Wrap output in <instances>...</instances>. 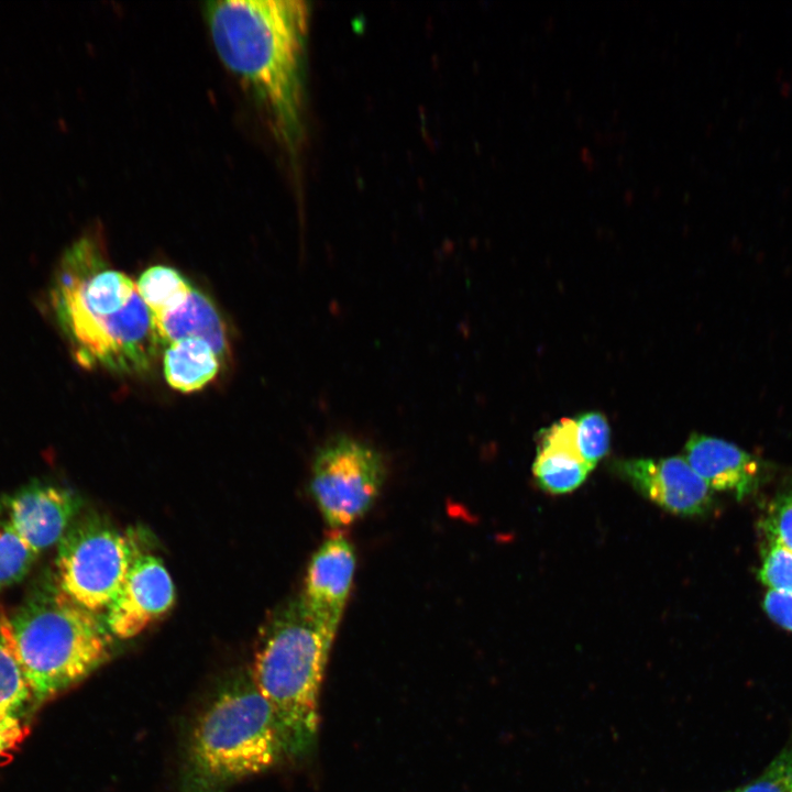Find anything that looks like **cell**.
<instances>
[{
	"label": "cell",
	"mask_w": 792,
	"mask_h": 792,
	"mask_svg": "<svg viewBox=\"0 0 792 792\" xmlns=\"http://www.w3.org/2000/svg\"><path fill=\"white\" fill-rule=\"evenodd\" d=\"M575 437L583 461L592 470L609 448V427L600 413H586L574 419Z\"/></svg>",
	"instance_id": "obj_19"
},
{
	"label": "cell",
	"mask_w": 792,
	"mask_h": 792,
	"mask_svg": "<svg viewBox=\"0 0 792 792\" xmlns=\"http://www.w3.org/2000/svg\"><path fill=\"white\" fill-rule=\"evenodd\" d=\"M163 345L196 338L206 341L227 362L230 342L226 323L213 301L195 286L175 307L152 316Z\"/></svg>",
	"instance_id": "obj_13"
},
{
	"label": "cell",
	"mask_w": 792,
	"mask_h": 792,
	"mask_svg": "<svg viewBox=\"0 0 792 792\" xmlns=\"http://www.w3.org/2000/svg\"><path fill=\"white\" fill-rule=\"evenodd\" d=\"M221 62L264 109L277 139L301 134L302 57L309 7L302 0H219L204 7Z\"/></svg>",
	"instance_id": "obj_2"
},
{
	"label": "cell",
	"mask_w": 792,
	"mask_h": 792,
	"mask_svg": "<svg viewBox=\"0 0 792 792\" xmlns=\"http://www.w3.org/2000/svg\"><path fill=\"white\" fill-rule=\"evenodd\" d=\"M174 602L173 580L163 562L139 551L103 614L105 623L114 639H131L165 615Z\"/></svg>",
	"instance_id": "obj_8"
},
{
	"label": "cell",
	"mask_w": 792,
	"mask_h": 792,
	"mask_svg": "<svg viewBox=\"0 0 792 792\" xmlns=\"http://www.w3.org/2000/svg\"><path fill=\"white\" fill-rule=\"evenodd\" d=\"M135 283L152 316L175 307L194 287L178 270L161 264L147 267Z\"/></svg>",
	"instance_id": "obj_17"
},
{
	"label": "cell",
	"mask_w": 792,
	"mask_h": 792,
	"mask_svg": "<svg viewBox=\"0 0 792 792\" xmlns=\"http://www.w3.org/2000/svg\"><path fill=\"white\" fill-rule=\"evenodd\" d=\"M759 579L772 591L792 593V552L769 541Z\"/></svg>",
	"instance_id": "obj_20"
},
{
	"label": "cell",
	"mask_w": 792,
	"mask_h": 792,
	"mask_svg": "<svg viewBox=\"0 0 792 792\" xmlns=\"http://www.w3.org/2000/svg\"><path fill=\"white\" fill-rule=\"evenodd\" d=\"M333 639L300 597L277 608L260 634L250 673L272 711L285 759H302L316 746L320 690Z\"/></svg>",
	"instance_id": "obj_4"
},
{
	"label": "cell",
	"mask_w": 792,
	"mask_h": 792,
	"mask_svg": "<svg viewBox=\"0 0 792 792\" xmlns=\"http://www.w3.org/2000/svg\"><path fill=\"white\" fill-rule=\"evenodd\" d=\"M532 472L551 494L570 493L585 481L591 469L580 454L574 419L563 418L541 432Z\"/></svg>",
	"instance_id": "obj_14"
},
{
	"label": "cell",
	"mask_w": 792,
	"mask_h": 792,
	"mask_svg": "<svg viewBox=\"0 0 792 792\" xmlns=\"http://www.w3.org/2000/svg\"><path fill=\"white\" fill-rule=\"evenodd\" d=\"M385 476L384 459L375 448L340 435L317 450L310 492L324 521L332 528H343L372 507Z\"/></svg>",
	"instance_id": "obj_7"
},
{
	"label": "cell",
	"mask_w": 792,
	"mask_h": 792,
	"mask_svg": "<svg viewBox=\"0 0 792 792\" xmlns=\"http://www.w3.org/2000/svg\"><path fill=\"white\" fill-rule=\"evenodd\" d=\"M355 552L342 535L326 539L312 556L299 596L312 619L336 637L351 591Z\"/></svg>",
	"instance_id": "obj_11"
},
{
	"label": "cell",
	"mask_w": 792,
	"mask_h": 792,
	"mask_svg": "<svg viewBox=\"0 0 792 792\" xmlns=\"http://www.w3.org/2000/svg\"><path fill=\"white\" fill-rule=\"evenodd\" d=\"M765 530L769 541H774L792 552V495L783 497L770 509Z\"/></svg>",
	"instance_id": "obj_22"
},
{
	"label": "cell",
	"mask_w": 792,
	"mask_h": 792,
	"mask_svg": "<svg viewBox=\"0 0 792 792\" xmlns=\"http://www.w3.org/2000/svg\"><path fill=\"white\" fill-rule=\"evenodd\" d=\"M38 554L14 529L0 497V591L22 581Z\"/></svg>",
	"instance_id": "obj_18"
},
{
	"label": "cell",
	"mask_w": 792,
	"mask_h": 792,
	"mask_svg": "<svg viewBox=\"0 0 792 792\" xmlns=\"http://www.w3.org/2000/svg\"><path fill=\"white\" fill-rule=\"evenodd\" d=\"M620 476L661 508L679 516H701L710 510L711 488L682 457L622 460Z\"/></svg>",
	"instance_id": "obj_9"
},
{
	"label": "cell",
	"mask_w": 792,
	"mask_h": 792,
	"mask_svg": "<svg viewBox=\"0 0 792 792\" xmlns=\"http://www.w3.org/2000/svg\"><path fill=\"white\" fill-rule=\"evenodd\" d=\"M763 606L771 619L792 631V593L771 590L765 597Z\"/></svg>",
	"instance_id": "obj_23"
},
{
	"label": "cell",
	"mask_w": 792,
	"mask_h": 792,
	"mask_svg": "<svg viewBox=\"0 0 792 792\" xmlns=\"http://www.w3.org/2000/svg\"><path fill=\"white\" fill-rule=\"evenodd\" d=\"M285 759L272 711L250 671L213 692L190 730L178 792H228Z\"/></svg>",
	"instance_id": "obj_5"
},
{
	"label": "cell",
	"mask_w": 792,
	"mask_h": 792,
	"mask_svg": "<svg viewBox=\"0 0 792 792\" xmlns=\"http://www.w3.org/2000/svg\"><path fill=\"white\" fill-rule=\"evenodd\" d=\"M138 552L132 537L97 515H84L57 543L53 573L72 601L103 615Z\"/></svg>",
	"instance_id": "obj_6"
},
{
	"label": "cell",
	"mask_w": 792,
	"mask_h": 792,
	"mask_svg": "<svg viewBox=\"0 0 792 792\" xmlns=\"http://www.w3.org/2000/svg\"><path fill=\"white\" fill-rule=\"evenodd\" d=\"M221 363L213 349L196 338L174 342L163 353V373L168 386L186 394L211 383L219 374Z\"/></svg>",
	"instance_id": "obj_16"
},
{
	"label": "cell",
	"mask_w": 792,
	"mask_h": 792,
	"mask_svg": "<svg viewBox=\"0 0 792 792\" xmlns=\"http://www.w3.org/2000/svg\"><path fill=\"white\" fill-rule=\"evenodd\" d=\"M737 792H792V747L782 750L755 781Z\"/></svg>",
	"instance_id": "obj_21"
},
{
	"label": "cell",
	"mask_w": 792,
	"mask_h": 792,
	"mask_svg": "<svg viewBox=\"0 0 792 792\" xmlns=\"http://www.w3.org/2000/svg\"><path fill=\"white\" fill-rule=\"evenodd\" d=\"M2 497L14 529L38 556L59 542L82 505L72 490L40 480Z\"/></svg>",
	"instance_id": "obj_10"
},
{
	"label": "cell",
	"mask_w": 792,
	"mask_h": 792,
	"mask_svg": "<svg viewBox=\"0 0 792 792\" xmlns=\"http://www.w3.org/2000/svg\"><path fill=\"white\" fill-rule=\"evenodd\" d=\"M8 616L9 642L35 708L88 678L114 651L103 615L72 601L54 573L41 578Z\"/></svg>",
	"instance_id": "obj_3"
},
{
	"label": "cell",
	"mask_w": 792,
	"mask_h": 792,
	"mask_svg": "<svg viewBox=\"0 0 792 792\" xmlns=\"http://www.w3.org/2000/svg\"><path fill=\"white\" fill-rule=\"evenodd\" d=\"M684 458L711 490L729 491L743 498L757 484V459L723 439L693 435Z\"/></svg>",
	"instance_id": "obj_12"
},
{
	"label": "cell",
	"mask_w": 792,
	"mask_h": 792,
	"mask_svg": "<svg viewBox=\"0 0 792 792\" xmlns=\"http://www.w3.org/2000/svg\"><path fill=\"white\" fill-rule=\"evenodd\" d=\"M54 319L75 361L119 375L150 372L164 346L136 283L116 270L97 230L63 253L50 287Z\"/></svg>",
	"instance_id": "obj_1"
},
{
	"label": "cell",
	"mask_w": 792,
	"mask_h": 792,
	"mask_svg": "<svg viewBox=\"0 0 792 792\" xmlns=\"http://www.w3.org/2000/svg\"><path fill=\"white\" fill-rule=\"evenodd\" d=\"M9 616L0 606V760L14 750L26 734L34 713L31 690L12 651Z\"/></svg>",
	"instance_id": "obj_15"
}]
</instances>
